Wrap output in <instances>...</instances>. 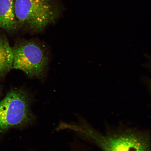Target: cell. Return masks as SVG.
Instances as JSON below:
<instances>
[{
    "instance_id": "3957f363",
    "label": "cell",
    "mask_w": 151,
    "mask_h": 151,
    "mask_svg": "<svg viewBox=\"0 0 151 151\" xmlns=\"http://www.w3.org/2000/svg\"><path fill=\"white\" fill-rule=\"evenodd\" d=\"M12 68L23 71L28 77L39 78L44 74L48 58L42 47L31 41H22L12 48Z\"/></svg>"
},
{
    "instance_id": "7a4b0ae2",
    "label": "cell",
    "mask_w": 151,
    "mask_h": 151,
    "mask_svg": "<svg viewBox=\"0 0 151 151\" xmlns=\"http://www.w3.org/2000/svg\"><path fill=\"white\" fill-rule=\"evenodd\" d=\"M14 10L19 26L36 31H42L58 16L52 0H14Z\"/></svg>"
},
{
    "instance_id": "8992f818",
    "label": "cell",
    "mask_w": 151,
    "mask_h": 151,
    "mask_svg": "<svg viewBox=\"0 0 151 151\" xmlns=\"http://www.w3.org/2000/svg\"><path fill=\"white\" fill-rule=\"evenodd\" d=\"M14 55L7 40L0 37V77L5 76L12 68Z\"/></svg>"
},
{
    "instance_id": "5b68a950",
    "label": "cell",
    "mask_w": 151,
    "mask_h": 151,
    "mask_svg": "<svg viewBox=\"0 0 151 151\" xmlns=\"http://www.w3.org/2000/svg\"><path fill=\"white\" fill-rule=\"evenodd\" d=\"M19 26L15 16L14 0H0V28L14 32Z\"/></svg>"
},
{
    "instance_id": "6da1fadb",
    "label": "cell",
    "mask_w": 151,
    "mask_h": 151,
    "mask_svg": "<svg viewBox=\"0 0 151 151\" xmlns=\"http://www.w3.org/2000/svg\"><path fill=\"white\" fill-rule=\"evenodd\" d=\"M31 96L22 89L12 90L0 101V130L22 127L33 121Z\"/></svg>"
},
{
    "instance_id": "277c9868",
    "label": "cell",
    "mask_w": 151,
    "mask_h": 151,
    "mask_svg": "<svg viewBox=\"0 0 151 151\" xmlns=\"http://www.w3.org/2000/svg\"><path fill=\"white\" fill-rule=\"evenodd\" d=\"M82 131L93 138L103 151H150L148 138L137 132L126 131L103 135L86 128Z\"/></svg>"
}]
</instances>
